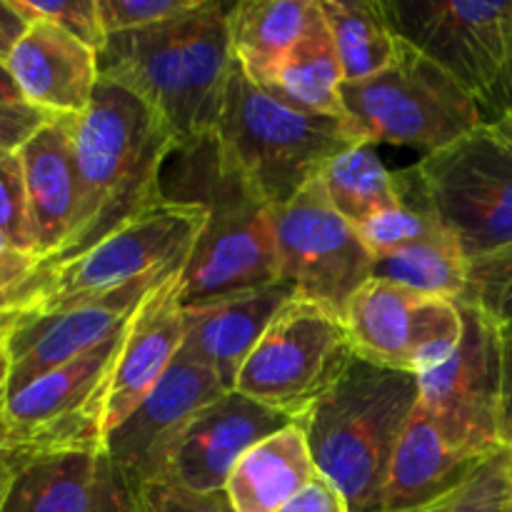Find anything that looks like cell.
<instances>
[{
	"label": "cell",
	"mask_w": 512,
	"mask_h": 512,
	"mask_svg": "<svg viewBox=\"0 0 512 512\" xmlns=\"http://www.w3.org/2000/svg\"><path fill=\"white\" fill-rule=\"evenodd\" d=\"M230 3L203 0L190 13L148 28L108 35L100 78L138 95L188 148L213 138L233 73Z\"/></svg>",
	"instance_id": "6da1fadb"
},
{
	"label": "cell",
	"mask_w": 512,
	"mask_h": 512,
	"mask_svg": "<svg viewBox=\"0 0 512 512\" xmlns=\"http://www.w3.org/2000/svg\"><path fill=\"white\" fill-rule=\"evenodd\" d=\"M165 200L208 210L183 273L180 305H213L280 280L273 208L220 158L213 138L175 148L160 178Z\"/></svg>",
	"instance_id": "7a4b0ae2"
},
{
	"label": "cell",
	"mask_w": 512,
	"mask_h": 512,
	"mask_svg": "<svg viewBox=\"0 0 512 512\" xmlns=\"http://www.w3.org/2000/svg\"><path fill=\"white\" fill-rule=\"evenodd\" d=\"M80 210L73 235L38 268L65 263L163 200L160 178L175 150L168 125L130 90L100 78L88 108L73 118Z\"/></svg>",
	"instance_id": "3957f363"
},
{
	"label": "cell",
	"mask_w": 512,
	"mask_h": 512,
	"mask_svg": "<svg viewBox=\"0 0 512 512\" xmlns=\"http://www.w3.org/2000/svg\"><path fill=\"white\" fill-rule=\"evenodd\" d=\"M420 400L418 378L353 355L340 378L295 420L325 480L350 512H383L398 440Z\"/></svg>",
	"instance_id": "277c9868"
},
{
	"label": "cell",
	"mask_w": 512,
	"mask_h": 512,
	"mask_svg": "<svg viewBox=\"0 0 512 512\" xmlns=\"http://www.w3.org/2000/svg\"><path fill=\"white\" fill-rule=\"evenodd\" d=\"M355 143L363 140L343 118L293 108L233 65L215 145L223 163L270 208L293 200Z\"/></svg>",
	"instance_id": "5b68a950"
},
{
	"label": "cell",
	"mask_w": 512,
	"mask_h": 512,
	"mask_svg": "<svg viewBox=\"0 0 512 512\" xmlns=\"http://www.w3.org/2000/svg\"><path fill=\"white\" fill-rule=\"evenodd\" d=\"M208 210L160 200L133 220L65 263L38 268L3 305L0 315L30 318L108 298L143 280L183 273Z\"/></svg>",
	"instance_id": "8992f818"
},
{
	"label": "cell",
	"mask_w": 512,
	"mask_h": 512,
	"mask_svg": "<svg viewBox=\"0 0 512 512\" xmlns=\"http://www.w3.org/2000/svg\"><path fill=\"white\" fill-rule=\"evenodd\" d=\"M395 175L403 200L458 240L468 268L512 255V148L488 125Z\"/></svg>",
	"instance_id": "52a82bcc"
},
{
	"label": "cell",
	"mask_w": 512,
	"mask_h": 512,
	"mask_svg": "<svg viewBox=\"0 0 512 512\" xmlns=\"http://www.w3.org/2000/svg\"><path fill=\"white\" fill-rule=\"evenodd\" d=\"M340 98L355 138L415 148L423 155L448 148L485 125L475 95L403 38L383 73L343 83Z\"/></svg>",
	"instance_id": "ba28073f"
},
{
	"label": "cell",
	"mask_w": 512,
	"mask_h": 512,
	"mask_svg": "<svg viewBox=\"0 0 512 512\" xmlns=\"http://www.w3.org/2000/svg\"><path fill=\"white\" fill-rule=\"evenodd\" d=\"M353 355L345 320L295 295L248 355L233 390L295 423L340 378Z\"/></svg>",
	"instance_id": "9c48e42d"
},
{
	"label": "cell",
	"mask_w": 512,
	"mask_h": 512,
	"mask_svg": "<svg viewBox=\"0 0 512 512\" xmlns=\"http://www.w3.org/2000/svg\"><path fill=\"white\" fill-rule=\"evenodd\" d=\"M125 328L10 395L0 418V443L15 455L105 448V398Z\"/></svg>",
	"instance_id": "30bf717a"
},
{
	"label": "cell",
	"mask_w": 512,
	"mask_h": 512,
	"mask_svg": "<svg viewBox=\"0 0 512 512\" xmlns=\"http://www.w3.org/2000/svg\"><path fill=\"white\" fill-rule=\"evenodd\" d=\"M280 280L300 298L345 320L350 300L373 278V255L330 205L320 180L273 208Z\"/></svg>",
	"instance_id": "8fae6325"
},
{
	"label": "cell",
	"mask_w": 512,
	"mask_h": 512,
	"mask_svg": "<svg viewBox=\"0 0 512 512\" xmlns=\"http://www.w3.org/2000/svg\"><path fill=\"white\" fill-rule=\"evenodd\" d=\"M460 305V303H458ZM463 308L465 330L458 348L418 378L420 405L445 438L470 460L503 450L500 440V343L503 330L470 305Z\"/></svg>",
	"instance_id": "7c38bea8"
},
{
	"label": "cell",
	"mask_w": 512,
	"mask_h": 512,
	"mask_svg": "<svg viewBox=\"0 0 512 512\" xmlns=\"http://www.w3.org/2000/svg\"><path fill=\"white\" fill-rule=\"evenodd\" d=\"M400 38L453 75L475 100L498 80L512 43V0H380Z\"/></svg>",
	"instance_id": "4fadbf2b"
},
{
	"label": "cell",
	"mask_w": 512,
	"mask_h": 512,
	"mask_svg": "<svg viewBox=\"0 0 512 512\" xmlns=\"http://www.w3.org/2000/svg\"><path fill=\"white\" fill-rule=\"evenodd\" d=\"M345 328L355 355L420 375L458 348L465 320L455 300L370 278L350 300Z\"/></svg>",
	"instance_id": "5bb4252c"
},
{
	"label": "cell",
	"mask_w": 512,
	"mask_h": 512,
	"mask_svg": "<svg viewBox=\"0 0 512 512\" xmlns=\"http://www.w3.org/2000/svg\"><path fill=\"white\" fill-rule=\"evenodd\" d=\"M228 385L208 365L175 358L143 403L105 438V450L128 485L140 490L158 483L170 450L190 420L228 393Z\"/></svg>",
	"instance_id": "9a60e30c"
},
{
	"label": "cell",
	"mask_w": 512,
	"mask_h": 512,
	"mask_svg": "<svg viewBox=\"0 0 512 512\" xmlns=\"http://www.w3.org/2000/svg\"><path fill=\"white\" fill-rule=\"evenodd\" d=\"M293 418L238 390L205 405L170 450L158 483L195 493H218L228 485L238 460L260 440L288 428Z\"/></svg>",
	"instance_id": "2e32d148"
},
{
	"label": "cell",
	"mask_w": 512,
	"mask_h": 512,
	"mask_svg": "<svg viewBox=\"0 0 512 512\" xmlns=\"http://www.w3.org/2000/svg\"><path fill=\"white\" fill-rule=\"evenodd\" d=\"M165 280L133 283L108 298L60 310V313L13 318V328L5 338L10 353L8 398L33 380L43 378L50 370L80 358L120 333L130 323L145 295Z\"/></svg>",
	"instance_id": "e0dca14e"
},
{
	"label": "cell",
	"mask_w": 512,
	"mask_h": 512,
	"mask_svg": "<svg viewBox=\"0 0 512 512\" xmlns=\"http://www.w3.org/2000/svg\"><path fill=\"white\" fill-rule=\"evenodd\" d=\"M135 493L105 448L13 453L0 512H133Z\"/></svg>",
	"instance_id": "ac0fdd59"
},
{
	"label": "cell",
	"mask_w": 512,
	"mask_h": 512,
	"mask_svg": "<svg viewBox=\"0 0 512 512\" xmlns=\"http://www.w3.org/2000/svg\"><path fill=\"white\" fill-rule=\"evenodd\" d=\"M185 328L188 320L185 308L180 305V275H173L145 295L125 328L123 348L115 360L105 398V438L168 373L183 348Z\"/></svg>",
	"instance_id": "d6986e66"
},
{
	"label": "cell",
	"mask_w": 512,
	"mask_h": 512,
	"mask_svg": "<svg viewBox=\"0 0 512 512\" xmlns=\"http://www.w3.org/2000/svg\"><path fill=\"white\" fill-rule=\"evenodd\" d=\"M25 103L75 118L90 105L98 85V53L65 30L33 20L5 60Z\"/></svg>",
	"instance_id": "ffe728a7"
},
{
	"label": "cell",
	"mask_w": 512,
	"mask_h": 512,
	"mask_svg": "<svg viewBox=\"0 0 512 512\" xmlns=\"http://www.w3.org/2000/svg\"><path fill=\"white\" fill-rule=\"evenodd\" d=\"M35 258L40 263L63 250L80 210V175L73 145V118L50 120L20 148ZM38 263V265H40Z\"/></svg>",
	"instance_id": "44dd1931"
},
{
	"label": "cell",
	"mask_w": 512,
	"mask_h": 512,
	"mask_svg": "<svg viewBox=\"0 0 512 512\" xmlns=\"http://www.w3.org/2000/svg\"><path fill=\"white\" fill-rule=\"evenodd\" d=\"M295 295L298 293L288 283L278 280L273 285L233 295L213 305L185 310L188 328H185L183 348L178 355L193 363L208 365L233 390L235 378L248 355L253 353L280 308Z\"/></svg>",
	"instance_id": "7402d4cb"
},
{
	"label": "cell",
	"mask_w": 512,
	"mask_h": 512,
	"mask_svg": "<svg viewBox=\"0 0 512 512\" xmlns=\"http://www.w3.org/2000/svg\"><path fill=\"white\" fill-rule=\"evenodd\" d=\"M478 465V460H470L445 438L418 400L390 460L383 512L425 508L458 488Z\"/></svg>",
	"instance_id": "603a6c76"
},
{
	"label": "cell",
	"mask_w": 512,
	"mask_h": 512,
	"mask_svg": "<svg viewBox=\"0 0 512 512\" xmlns=\"http://www.w3.org/2000/svg\"><path fill=\"white\" fill-rule=\"evenodd\" d=\"M320 18L318 0L230 3L228 33L235 63L260 88L273 80L285 55Z\"/></svg>",
	"instance_id": "cb8c5ba5"
},
{
	"label": "cell",
	"mask_w": 512,
	"mask_h": 512,
	"mask_svg": "<svg viewBox=\"0 0 512 512\" xmlns=\"http://www.w3.org/2000/svg\"><path fill=\"white\" fill-rule=\"evenodd\" d=\"M318 475L308 440L295 423L250 448L230 473L225 493L235 512H278Z\"/></svg>",
	"instance_id": "d4e9b609"
},
{
	"label": "cell",
	"mask_w": 512,
	"mask_h": 512,
	"mask_svg": "<svg viewBox=\"0 0 512 512\" xmlns=\"http://www.w3.org/2000/svg\"><path fill=\"white\" fill-rule=\"evenodd\" d=\"M343 83V65L320 10V18L285 55L265 90L305 113L345 120L343 98H340Z\"/></svg>",
	"instance_id": "484cf974"
},
{
	"label": "cell",
	"mask_w": 512,
	"mask_h": 512,
	"mask_svg": "<svg viewBox=\"0 0 512 512\" xmlns=\"http://www.w3.org/2000/svg\"><path fill=\"white\" fill-rule=\"evenodd\" d=\"M330 30L345 83H360L383 73L400 50V35L390 28L383 3L368 0H318Z\"/></svg>",
	"instance_id": "4316f807"
},
{
	"label": "cell",
	"mask_w": 512,
	"mask_h": 512,
	"mask_svg": "<svg viewBox=\"0 0 512 512\" xmlns=\"http://www.w3.org/2000/svg\"><path fill=\"white\" fill-rule=\"evenodd\" d=\"M318 180L330 205L350 225H363L365 220L405 203L398 175L385 168L383 158L370 143H355L335 155Z\"/></svg>",
	"instance_id": "83f0119b"
},
{
	"label": "cell",
	"mask_w": 512,
	"mask_h": 512,
	"mask_svg": "<svg viewBox=\"0 0 512 512\" xmlns=\"http://www.w3.org/2000/svg\"><path fill=\"white\" fill-rule=\"evenodd\" d=\"M373 278L458 303L468 290V260L450 233L373 258Z\"/></svg>",
	"instance_id": "f1b7e54d"
},
{
	"label": "cell",
	"mask_w": 512,
	"mask_h": 512,
	"mask_svg": "<svg viewBox=\"0 0 512 512\" xmlns=\"http://www.w3.org/2000/svg\"><path fill=\"white\" fill-rule=\"evenodd\" d=\"M512 448L485 458L458 488L413 512H510Z\"/></svg>",
	"instance_id": "f546056e"
},
{
	"label": "cell",
	"mask_w": 512,
	"mask_h": 512,
	"mask_svg": "<svg viewBox=\"0 0 512 512\" xmlns=\"http://www.w3.org/2000/svg\"><path fill=\"white\" fill-rule=\"evenodd\" d=\"M355 230L373 258L448 233L443 223L415 200H405L400 208L385 210V213L365 220L363 225H355Z\"/></svg>",
	"instance_id": "4dcf8cb0"
},
{
	"label": "cell",
	"mask_w": 512,
	"mask_h": 512,
	"mask_svg": "<svg viewBox=\"0 0 512 512\" xmlns=\"http://www.w3.org/2000/svg\"><path fill=\"white\" fill-rule=\"evenodd\" d=\"M13 8L23 15L28 23L33 20H45L53 23L55 28L65 30L88 45L90 50L100 53L108 43V33L103 28V18H100L98 0H53V3H33V0H10Z\"/></svg>",
	"instance_id": "1f68e13d"
},
{
	"label": "cell",
	"mask_w": 512,
	"mask_h": 512,
	"mask_svg": "<svg viewBox=\"0 0 512 512\" xmlns=\"http://www.w3.org/2000/svg\"><path fill=\"white\" fill-rule=\"evenodd\" d=\"M0 233L10 245L35 258V235L30 223L28 190L20 155H0Z\"/></svg>",
	"instance_id": "d6a6232c"
},
{
	"label": "cell",
	"mask_w": 512,
	"mask_h": 512,
	"mask_svg": "<svg viewBox=\"0 0 512 512\" xmlns=\"http://www.w3.org/2000/svg\"><path fill=\"white\" fill-rule=\"evenodd\" d=\"M200 3L203 0H98V8L105 33L113 35L165 23V20L190 13Z\"/></svg>",
	"instance_id": "836d02e7"
},
{
	"label": "cell",
	"mask_w": 512,
	"mask_h": 512,
	"mask_svg": "<svg viewBox=\"0 0 512 512\" xmlns=\"http://www.w3.org/2000/svg\"><path fill=\"white\" fill-rule=\"evenodd\" d=\"M133 512H235L228 493H195L170 483H150L135 490Z\"/></svg>",
	"instance_id": "e575fe53"
},
{
	"label": "cell",
	"mask_w": 512,
	"mask_h": 512,
	"mask_svg": "<svg viewBox=\"0 0 512 512\" xmlns=\"http://www.w3.org/2000/svg\"><path fill=\"white\" fill-rule=\"evenodd\" d=\"M58 115L30 103H0V155L20 153L25 143Z\"/></svg>",
	"instance_id": "d590c367"
},
{
	"label": "cell",
	"mask_w": 512,
	"mask_h": 512,
	"mask_svg": "<svg viewBox=\"0 0 512 512\" xmlns=\"http://www.w3.org/2000/svg\"><path fill=\"white\" fill-rule=\"evenodd\" d=\"M278 512H350V510H348V503L343 500V495L338 493V488L318 473Z\"/></svg>",
	"instance_id": "8d00e7d4"
},
{
	"label": "cell",
	"mask_w": 512,
	"mask_h": 512,
	"mask_svg": "<svg viewBox=\"0 0 512 512\" xmlns=\"http://www.w3.org/2000/svg\"><path fill=\"white\" fill-rule=\"evenodd\" d=\"M38 258L20 253L10 240L0 233V305L38 270Z\"/></svg>",
	"instance_id": "74e56055"
},
{
	"label": "cell",
	"mask_w": 512,
	"mask_h": 512,
	"mask_svg": "<svg viewBox=\"0 0 512 512\" xmlns=\"http://www.w3.org/2000/svg\"><path fill=\"white\" fill-rule=\"evenodd\" d=\"M500 440L512 448V325L500 343Z\"/></svg>",
	"instance_id": "f35d334b"
},
{
	"label": "cell",
	"mask_w": 512,
	"mask_h": 512,
	"mask_svg": "<svg viewBox=\"0 0 512 512\" xmlns=\"http://www.w3.org/2000/svg\"><path fill=\"white\" fill-rule=\"evenodd\" d=\"M480 113H483L485 125L503 118V115H512V43L508 60H505L498 80H495V85L490 88V93L480 100Z\"/></svg>",
	"instance_id": "ab89813d"
},
{
	"label": "cell",
	"mask_w": 512,
	"mask_h": 512,
	"mask_svg": "<svg viewBox=\"0 0 512 512\" xmlns=\"http://www.w3.org/2000/svg\"><path fill=\"white\" fill-rule=\"evenodd\" d=\"M28 20L13 8L10 0H0V60H8L18 40L23 38L28 30Z\"/></svg>",
	"instance_id": "60d3db41"
},
{
	"label": "cell",
	"mask_w": 512,
	"mask_h": 512,
	"mask_svg": "<svg viewBox=\"0 0 512 512\" xmlns=\"http://www.w3.org/2000/svg\"><path fill=\"white\" fill-rule=\"evenodd\" d=\"M8 335L0 338V418H3L5 400H8V385H10V353L8 343H5Z\"/></svg>",
	"instance_id": "b9f144b4"
},
{
	"label": "cell",
	"mask_w": 512,
	"mask_h": 512,
	"mask_svg": "<svg viewBox=\"0 0 512 512\" xmlns=\"http://www.w3.org/2000/svg\"><path fill=\"white\" fill-rule=\"evenodd\" d=\"M0 103H23V95L3 60H0Z\"/></svg>",
	"instance_id": "7bdbcfd3"
},
{
	"label": "cell",
	"mask_w": 512,
	"mask_h": 512,
	"mask_svg": "<svg viewBox=\"0 0 512 512\" xmlns=\"http://www.w3.org/2000/svg\"><path fill=\"white\" fill-rule=\"evenodd\" d=\"M10 475H13V453L0 443V508H3L5 493H8Z\"/></svg>",
	"instance_id": "ee69618b"
},
{
	"label": "cell",
	"mask_w": 512,
	"mask_h": 512,
	"mask_svg": "<svg viewBox=\"0 0 512 512\" xmlns=\"http://www.w3.org/2000/svg\"><path fill=\"white\" fill-rule=\"evenodd\" d=\"M488 128L493 130L505 145H510L512 148V115H503V118L493 120V123H488Z\"/></svg>",
	"instance_id": "f6af8a7d"
},
{
	"label": "cell",
	"mask_w": 512,
	"mask_h": 512,
	"mask_svg": "<svg viewBox=\"0 0 512 512\" xmlns=\"http://www.w3.org/2000/svg\"><path fill=\"white\" fill-rule=\"evenodd\" d=\"M10 328H13V318H10V315H0V338L8 335Z\"/></svg>",
	"instance_id": "bcb514c9"
},
{
	"label": "cell",
	"mask_w": 512,
	"mask_h": 512,
	"mask_svg": "<svg viewBox=\"0 0 512 512\" xmlns=\"http://www.w3.org/2000/svg\"><path fill=\"white\" fill-rule=\"evenodd\" d=\"M510 512H512V508H510Z\"/></svg>",
	"instance_id": "7dc6e473"
}]
</instances>
